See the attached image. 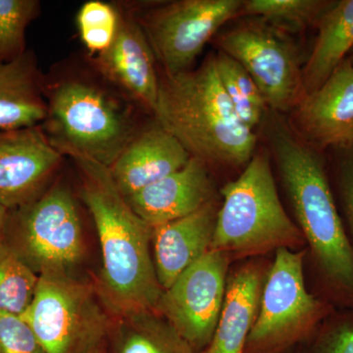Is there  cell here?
Segmentation results:
<instances>
[{"instance_id":"cell-1","label":"cell","mask_w":353,"mask_h":353,"mask_svg":"<svg viewBox=\"0 0 353 353\" xmlns=\"http://www.w3.org/2000/svg\"><path fill=\"white\" fill-rule=\"evenodd\" d=\"M264 122L281 180L310 248L323 299L353 309V246L334 199L326 152L308 145L280 113L269 110Z\"/></svg>"},{"instance_id":"cell-2","label":"cell","mask_w":353,"mask_h":353,"mask_svg":"<svg viewBox=\"0 0 353 353\" xmlns=\"http://www.w3.org/2000/svg\"><path fill=\"white\" fill-rule=\"evenodd\" d=\"M72 158L81 173V197L101 243L102 267L94 285L102 303L112 317L155 310L163 289L150 253L154 228L132 210L108 167Z\"/></svg>"},{"instance_id":"cell-3","label":"cell","mask_w":353,"mask_h":353,"mask_svg":"<svg viewBox=\"0 0 353 353\" xmlns=\"http://www.w3.org/2000/svg\"><path fill=\"white\" fill-rule=\"evenodd\" d=\"M154 115L190 157L208 166L248 165L256 152L257 134L239 119L221 85L214 53L196 69L160 77Z\"/></svg>"},{"instance_id":"cell-4","label":"cell","mask_w":353,"mask_h":353,"mask_svg":"<svg viewBox=\"0 0 353 353\" xmlns=\"http://www.w3.org/2000/svg\"><path fill=\"white\" fill-rule=\"evenodd\" d=\"M221 192L211 250L253 255L305 243L281 202L267 153L255 152L241 175Z\"/></svg>"},{"instance_id":"cell-5","label":"cell","mask_w":353,"mask_h":353,"mask_svg":"<svg viewBox=\"0 0 353 353\" xmlns=\"http://www.w3.org/2000/svg\"><path fill=\"white\" fill-rule=\"evenodd\" d=\"M48 97L41 127L61 154L88 158L110 168L137 134L125 109L92 83L62 81Z\"/></svg>"},{"instance_id":"cell-6","label":"cell","mask_w":353,"mask_h":353,"mask_svg":"<svg viewBox=\"0 0 353 353\" xmlns=\"http://www.w3.org/2000/svg\"><path fill=\"white\" fill-rule=\"evenodd\" d=\"M21 318L46 353H90L105 343L112 323L94 284L65 271L39 274L32 303Z\"/></svg>"},{"instance_id":"cell-7","label":"cell","mask_w":353,"mask_h":353,"mask_svg":"<svg viewBox=\"0 0 353 353\" xmlns=\"http://www.w3.org/2000/svg\"><path fill=\"white\" fill-rule=\"evenodd\" d=\"M304 255L305 252L290 248L276 250L245 353H284L312 338L334 310V306L306 289Z\"/></svg>"},{"instance_id":"cell-8","label":"cell","mask_w":353,"mask_h":353,"mask_svg":"<svg viewBox=\"0 0 353 353\" xmlns=\"http://www.w3.org/2000/svg\"><path fill=\"white\" fill-rule=\"evenodd\" d=\"M12 246L38 275L69 272L85 252L82 223L75 199L68 189L55 185L17 209L9 211Z\"/></svg>"},{"instance_id":"cell-9","label":"cell","mask_w":353,"mask_h":353,"mask_svg":"<svg viewBox=\"0 0 353 353\" xmlns=\"http://www.w3.org/2000/svg\"><path fill=\"white\" fill-rule=\"evenodd\" d=\"M216 43L248 71L269 110L289 112L303 99V67L283 32L263 21L246 22L223 32Z\"/></svg>"},{"instance_id":"cell-10","label":"cell","mask_w":353,"mask_h":353,"mask_svg":"<svg viewBox=\"0 0 353 353\" xmlns=\"http://www.w3.org/2000/svg\"><path fill=\"white\" fill-rule=\"evenodd\" d=\"M243 0H178L138 20L166 75L192 69L205 44L228 21L240 17Z\"/></svg>"},{"instance_id":"cell-11","label":"cell","mask_w":353,"mask_h":353,"mask_svg":"<svg viewBox=\"0 0 353 353\" xmlns=\"http://www.w3.org/2000/svg\"><path fill=\"white\" fill-rule=\"evenodd\" d=\"M230 255L210 250L164 290L155 311L201 352L210 345L226 294Z\"/></svg>"},{"instance_id":"cell-12","label":"cell","mask_w":353,"mask_h":353,"mask_svg":"<svg viewBox=\"0 0 353 353\" xmlns=\"http://www.w3.org/2000/svg\"><path fill=\"white\" fill-rule=\"evenodd\" d=\"M289 123L320 152L353 145V64L347 57L321 87L301 99Z\"/></svg>"},{"instance_id":"cell-13","label":"cell","mask_w":353,"mask_h":353,"mask_svg":"<svg viewBox=\"0 0 353 353\" xmlns=\"http://www.w3.org/2000/svg\"><path fill=\"white\" fill-rule=\"evenodd\" d=\"M61 157L41 125L0 130V202L11 211L34 201Z\"/></svg>"},{"instance_id":"cell-14","label":"cell","mask_w":353,"mask_h":353,"mask_svg":"<svg viewBox=\"0 0 353 353\" xmlns=\"http://www.w3.org/2000/svg\"><path fill=\"white\" fill-rule=\"evenodd\" d=\"M155 59L139 21L121 13L117 36L95 62L108 80L154 114L159 94Z\"/></svg>"},{"instance_id":"cell-15","label":"cell","mask_w":353,"mask_h":353,"mask_svg":"<svg viewBox=\"0 0 353 353\" xmlns=\"http://www.w3.org/2000/svg\"><path fill=\"white\" fill-rule=\"evenodd\" d=\"M125 199L141 219L157 228L215 199V188L208 165L192 157L180 170Z\"/></svg>"},{"instance_id":"cell-16","label":"cell","mask_w":353,"mask_h":353,"mask_svg":"<svg viewBox=\"0 0 353 353\" xmlns=\"http://www.w3.org/2000/svg\"><path fill=\"white\" fill-rule=\"evenodd\" d=\"M190 157L158 124L137 134L109 170L121 194L128 197L180 170Z\"/></svg>"},{"instance_id":"cell-17","label":"cell","mask_w":353,"mask_h":353,"mask_svg":"<svg viewBox=\"0 0 353 353\" xmlns=\"http://www.w3.org/2000/svg\"><path fill=\"white\" fill-rule=\"evenodd\" d=\"M219 208L213 199L192 214L154 228L153 262L163 290L211 250Z\"/></svg>"},{"instance_id":"cell-18","label":"cell","mask_w":353,"mask_h":353,"mask_svg":"<svg viewBox=\"0 0 353 353\" xmlns=\"http://www.w3.org/2000/svg\"><path fill=\"white\" fill-rule=\"evenodd\" d=\"M265 279L256 265L241 267L228 278L226 294L210 345L199 353H245L257 314Z\"/></svg>"},{"instance_id":"cell-19","label":"cell","mask_w":353,"mask_h":353,"mask_svg":"<svg viewBox=\"0 0 353 353\" xmlns=\"http://www.w3.org/2000/svg\"><path fill=\"white\" fill-rule=\"evenodd\" d=\"M43 77L32 51L8 63L0 62V130L43 124L48 114Z\"/></svg>"},{"instance_id":"cell-20","label":"cell","mask_w":353,"mask_h":353,"mask_svg":"<svg viewBox=\"0 0 353 353\" xmlns=\"http://www.w3.org/2000/svg\"><path fill=\"white\" fill-rule=\"evenodd\" d=\"M314 46L303 67L304 97L326 82L353 50V0H336L318 23Z\"/></svg>"},{"instance_id":"cell-21","label":"cell","mask_w":353,"mask_h":353,"mask_svg":"<svg viewBox=\"0 0 353 353\" xmlns=\"http://www.w3.org/2000/svg\"><path fill=\"white\" fill-rule=\"evenodd\" d=\"M106 353H199L155 310L112 317Z\"/></svg>"},{"instance_id":"cell-22","label":"cell","mask_w":353,"mask_h":353,"mask_svg":"<svg viewBox=\"0 0 353 353\" xmlns=\"http://www.w3.org/2000/svg\"><path fill=\"white\" fill-rule=\"evenodd\" d=\"M216 71L239 119L254 131L266 119L268 106L256 83L238 61L226 53H214Z\"/></svg>"},{"instance_id":"cell-23","label":"cell","mask_w":353,"mask_h":353,"mask_svg":"<svg viewBox=\"0 0 353 353\" xmlns=\"http://www.w3.org/2000/svg\"><path fill=\"white\" fill-rule=\"evenodd\" d=\"M336 0H245L240 17H254L275 28L299 32L317 27Z\"/></svg>"},{"instance_id":"cell-24","label":"cell","mask_w":353,"mask_h":353,"mask_svg":"<svg viewBox=\"0 0 353 353\" xmlns=\"http://www.w3.org/2000/svg\"><path fill=\"white\" fill-rule=\"evenodd\" d=\"M39 275L12 246L0 243V312L21 316L31 304Z\"/></svg>"},{"instance_id":"cell-25","label":"cell","mask_w":353,"mask_h":353,"mask_svg":"<svg viewBox=\"0 0 353 353\" xmlns=\"http://www.w3.org/2000/svg\"><path fill=\"white\" fill-rule=\"evenodd\" d=\"M41 12L38 0H0V62L24 55L26 30Z\"/></svg>"},{"instance_id":"cell-26","label":"cell","mask_w":353,"mask_h":353,"mask_svg":"<svg viewBox=\"0 0 353 353\" xmlns=\"http://www.w3.org/2000/svg\"><path fill=\"white\" fill-rule=\"evenodd\" d=\"M121 12L101 0L85 2L77 16L79 34L88 51L104 52L110 48L119 30Z\"/></svg>"},{"instance_id":"cell-27","label":"cell","mask_w":353,"mask_h":353,"mask_svg":"<svg viewBox=\"0 0 353 353\" xmlns=\"http://www.w3.org/2000/svg\"><path fill=\"white\" fill-rule=\"evenodd\" d=\"M326 157L334 199L353 246V145L329 150Z\"/></svg>"},{"instance_id":"cell-28","label":"cell","mask_w":353,"mask_h":353,"mask_svg":"<svg viewBox=\"0 0 353 353\" xmlns=\"http://www.w3.org/2000/svg\"><path fill=\"white\" fill-rule=\"evenodd\" d=\"M301 353H353V309L333 311Z\"/></svg>"},{"instance_id":"cell-29","label":"cell","mask_w":353,"mask_h":353,"mask_svg":"<svg viewBox=\"0 0 353 353\" xmlns=\"http://www.w3.org/2000/svg\"><path fill=\"white\" fill-rule=\"evenodd\" d=\"M0 353H46L21 316L0 312Z\"/></svg>"},{"instance_id":"cell-30","label":"cell","mask_w":353,"mask_h":353,"mask_svg":"<svg viewBox=\"0 0 353 353\" xmlns=\"http://www.w3.org/2000/svg\"><path fill=\"white\" fill-rule=\"evenodd\" d=\"M9 210L0 202V243L3 240L4 234H6V228L7 219H8Z\"/></svg>"},{"instance_id":"cell-31","label":"cell","mask_w":353,"mask_h":353,"mask_svg":"<svg viewBox=\"0 0 353 353\" xmlns=\"http://www.w3.org/2000/svg\"><path fill=\"white\" fill-rule=\"evenodd\" d=\"M90 353H106V341L102 343L101 345H99V347L94 348V350Z\"/></svg>"},{"instance_id":"cell-32","label":"cell","mask_w":353,"mask_h":353,"mask_svg":"<svg viewBox=\"0 0 353 353\" xmlns=\"http://www.w3.org/2000/svg\"><path fill=\"white\" fill-rule=\"evenodd\" d=\"M347 58H348V59L350 60V61L352 62V64H353V50H352V52H350V54H348Z\"/></svg>"}]
</instances>
